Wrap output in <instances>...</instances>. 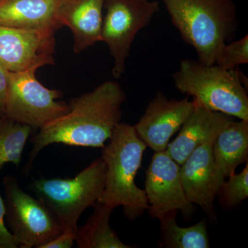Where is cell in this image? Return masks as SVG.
Here are the masks:
<instances>
[{
	"label": "cell",
	"instance_id": "4fadbf2b",
	"mask_svg": "<svg viewBox=\"0 0 248 248\" xmlns=\"http://www.w3.org/2000/svg\"><path fill=\"white\" fill-rule=\"evenodd\" d=\"M106 0H60L57 19L73 33V51L79 54L101 42Z\"/></svg>",
	"mask_w": 248,
	"mask_h": 248
},
{
	"label": "cell",
	"instance_id": "44dd1931",
	"mask_svg": "<svg viewBox=\"0 0 248 248\" xmlns=\"http://www.w3.org/2000/svg\"><path fill=\"white\" fill-rule=\"evenodd\" d=\"M248 63V35L228 42L222 49L215 65L225 70H232Z\"/></svg>",
	"mask_w": 248,
	"mask_h": 248
},
{
	"label": "cell",
	"instance_id": "603a6c76",
	"mask_svg": "<svg viewBox=\"0 0 248 248\" xmlns=\"http://www.w3.org/2000/svg\"><path fill=\"white\" fill-rule=\"evenodd\" d=\"M76 241V234L63 231L62 234L41 248H71Z\"/></svg>",
	"mask_w": 248,
	"mask_h": 248
},
{
	"label": "cell",
	"instance_id": "6da1fadb",
	"mask_svg": "<svg viewBox=\"0 0 248 248\" xmlns=\"http://www.w3.org/2000/svg\"><path fill=\"white\" fill-rule=\"evenodd\" d=\"M126 97L117 81H108L72 99L65 115L46 124L31 139L32 148L24 174L30 172L36 156L49 145L102 148L121 122Z\"/></svg>",
	"mask_w": 248,
	"mask_h": 248
},
{
	"label": "cell",
	"instance_id": "7a4b0ae2",
	"mask_svg": "<svg viewBox=\"0 0 248 248\" xmlns=\"http://www.w3.org/2000/svg\"><path fill=\"white\" fill-rule=\"evenodd\" d=\"M173 26L195 49L198 60L215 63L239 27L234 0H161Z\"/></svg>",
	"mask_w": 248,
	"mask_h": 248
},
{
	"label": "cell",
	"instance_id": "e0dca14e",
	"mask_svg": "<svg viewBox=\"0 0 248 248\" xmlns=\"http://www.w3.org/2000/svg\"><path fill=\"white\" fill-rule=\"evenodd\" d=\"M94 211L82 226L78 227L76 242L79 248H132L124 244L110 226L114 209L97 201Z\"/></svg>",
	"mask_w": 248,
	"mask_h": 248
},
{
	"label": "cell",
	"instance_id": "9c48e42d",
	"mask_svg": "<svg viewBox=\"0 0 248 248\" xmlns=\"http://www.w3.org/2000/svg\"><path fill=\"white\" fill-rule=\"evenodd\" d=\"M144 190L147 211L153 218L180 213L189 221L195 213V205L187 200L183 187L180 165L166 151L155 152L146 172Z\"/></svg>",
	"mask_w": 248,
	"mask_h": 248
},
{
	"label": "cell",
	"instance_id": "cb8c5ba5",
	"mask_svg": "<svg viewBox=\"0 0 248 248\" xmlns=\"http://www.w3.org/2000/svg\"><path fill=\"white\" fill-rule=\"evenodd\" d=\"M9 71L0 65V117L5 116L8 85H9Z\"/></svg>",
	"mask_w": 248,
	"mask_h": 248
},
{
	"label": "cell",
	"instance_id": "7c38bea8",
	"mask_svg": "<svg viewBox=\"0 0 248 248\" xmlns=\"http://www.w3.org/2000/svg\"><path fill=\"white\" fill-rule=\"evenodd\" d=\"M214 141L195 149L180 166L182 186L187 200L200 206L210 221L216 225L218 220L215 201L226 177L214 159Z\"/></svg>",
	"mask_w": 248,
	"mask_h": 248
},
{
	"label": "cell",
	"instance_id": "277c9868",
	"mask_svg": "<svg viewBox=\"0 0 248 248\" xmlns=\"http://www.w3.org/2000/svg\"><path fill=\"white\" fill-rule=\"evenodd\" d=\"M179 92L207 110L248 120V80L239 68L225 70L185 59L172 75Z\"/></svg>",
	"mask_w": 248,
	"mask_h": 248
},
{
	"label": "cell",
	"instance_id": "8992f818",
	"mask_svg": "<svg viewBox=\"0 0 248 248\" xmlns=\"http://www.w3.org/2000/svg\"><path fill=\"white\" fill-rule=\"evenodd\" d=\"M4 187L5 221L18 248H41L63 232L58 218L38 199L23 190L18 179L8 175Z\"/></svg>",
	"mask_w": 248,
	"mask_h": 248
},
{
	"label": "cell",
	"instance_id": "d6986e66",
	"mask_svg": "<svg viewBox=\"0 0 248 248\" xmlns=\"http://www.w3.org/2000/svg\"><path fill=\"white\" fill-rule=\"evenodd\" d=\"M32 128L7 117H0V172L6 164H20Z\"/></svg>",
	"mask_w": 248,
	"mask_h": 248
},
{
	"label": "cell",
	"instance_id": "8fae6325",
	"mask_svg": "<svg viewBox=\"0 0 248 248\" xmlns=\"http://www.w3.org/2000/svg\"><path fill=\"white\" fill-rule=\"evenodd\" d=\"M195 107V101L188 97L169 99L164 93L158 91L134 125L135 132L153 151H166L170 139L180 130Z\"/></svg>",
	"mask_w": 248,
	"mask_h": 248
},
{
	"label": "cell",
	"instance_id": "9a60e30c",
	"mask_svg": "<svg viewBox=\"0 0 248 248\" xmlns=\"http://www.w3.org/2000/svg\"><path fill=\"white\" fill-rule=\"evenodd\" d=\"M60 0H0V26L28 31H53Z\"/></svg>",
	"mask_w": 248,
	"mask_h": 248
},
{
	"label": "cell",
	"instance_id": "5bb4252c",
	"mask_svg": "<svg viewBox=\"0 0 248 248\" xmlns=\"http://www.w3.org/2000/svg\"><path fill=\"white\" fill-rule=\"evenodd\" d=\"M232 120L231 116L207 110L196 103L195 110L183 124L177 138L170 142L166 153L181 166L195 149L214 141Z\"/></svg>",
	"mask_w": 248,
	"mask_h": 248
},
{
	"label": "cell",
	"instance_id": "ac0fdd59",
	"mask_svg": "<svg viewBox=\"0 0 248 248\" xmlns=\"http://www.w3.org/2000/svg\"><path fill=\"white\" fill-rule=\"evenodd\" d=\"M177 213L160 217V236L158 244L164 248H209L210 241L207 223L202 220L193 226L180 227L177 223Z\"/></svg>",
	"mask_w": 248,
	"mask_h": 248
},
{
	"label": "cell",
	"instance_id": "ffe728a7",
	"mask_svg": "<svg viewBox=\"0 0 248 248\" xmlns=\"http://www.w3.org/2000/svg\"><path fill=\"white\" fill-rule=\"evenodd\" d=\"M221 184L217 198L222 208L232 210L239 206L248 197V161L239 174L230 175Z\"/></svg>",
	"mask_w": 248,
	"mask_h": 248
},
{
	"label": "cell",
	"instance_id": "2e32d148",
	"mask_svg": "<svg viewBox=\"0 0 248 248\" xmlns=\"http://www.w3.org/2000/svg\"><path fill=\"white\" fill-rule=\"evenodd\" d=\"M213 153L226 179L248 162V120H232L227 124L213 141Z\"/></svg>",
	"mask_w": 248,
	"mask_h": 248
},
{
	"label": "cell",
	"instance_id": "30bf717a",
	"mask_svg": "<svg viewBox=\"0 0 248 248\" xmlns=\"http://www.w3.org/2000/svg\"><path fill=\"white\" fill-rule=\"evenodd\" d=\"M55 33L0 26V65L16 73L55 64Z\"/></svg>",
	"mask_w": 248,
	"mask_h": 248
},
{
	"label": "cell",
	"instance_id": "ba28073f",
	"mask_svg": "<svg viewBox=\"0 0 248 248\" xmlns=\"http://www.w3.org/2000/svg\"><path fill=\"white\" fill-rule=\"evenodd\" d=\"M34 70L9 72V85L5 116L32 130H40L46 124L65 115L68 104L57 99L58 90L50 89L37 80Z\"/></svg>",
	"mask_w": 248,
	"mask_h": 248
},
{
	"label": "cell",
	"instance_id": "7402d4cb",
	"mask_svg": "<svg viewBox=\"0 0 248 248\" xmlns=\"http://www.w3.org/2000/svg\"><path fill=\"white\" fill-rule=\"evenodd\" d=\"M14 235L6 226L4 199L0 195V248H17Z\"/></svg>",
	"mask_w": 248,
	"mask_h": 248
},
{
	"label": "cell",
	"instance_id": "3957f363",
	"mask_svg": "<svg viewBox=\"0 0 248 248\" xmlns=\"http://www.w3.org/2000/svg\"><path fill=\"white\" fill-rule=\"evenodd\" d=\"M108 144L102 148L106 164L105 186L99 202L114 209L122 206L129 221L140 218L148 210L144 190L135 184L147 146L135 132L134 125L119 123Z\"/></svg>",
	"mask_w": 248,
	"mask_h": 248
},
{
	"label": "cell",
	"instance_id": "5b68a950",
	"mask_svg": "<svg viewBox=\"0 0 248 248\" xmlns=\"http://www.w3.org/2000/svg\"><path fill=\"white\" fill-rule=\"evenodd\" d=\"M106 170L105 163L99 158L74 178H41L33 181L31 189L56 216L63 231L76 234L81 214L102 195Z\"/></svg>",
	"mask_w": 248,
	"mask_h": 248
},
{
	"label": "cell",
	"instance_id": "52a82bcc",
	"mask_svg": "<svg viewBox=\"0 0 248 248\" xmlns=\"http://www.w3.org/2000/svg\"><path fill=\"white\" fill-rule=\"evenodd\" d=\"M101 42L108 46L114 65L112 74L119 79L139 32L148 27L159 12L158 1L152 0H106Z\"/></svg>",
	"mask_w": 248,
	"mask_h": 248
}]
</instances>
